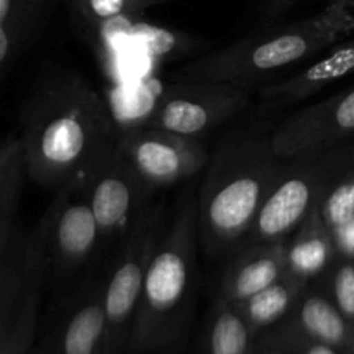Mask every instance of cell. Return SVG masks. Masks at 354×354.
I'll list each match as a JSON object with an SVG mask.
<instances>
[{"label":"cell","instance_id":"f1b7e54d","mask_svg":"<svg viewBox=\"0 0 354 354\" xmlns=\"http://www.w3.org/2000/svg\"><path fill=\"white\" fill-rule=\"evenodd\" d=\"M332 237H334L339 256L354 259V218L348 227L341 228L339 232L332 234Z\"/></svg>","mask_w":354,"mask_h":354},{"label":"cell","instance_id":"484cf974","mask_svg":"<svg viewBox=\"0 0 354 354\" xmlns=\"http://www.w3.org/2000/svg\"><path fill=\"white\" fill-rule=\"evenodd\" d=\"M31 24H33V21L0 19V75L7 68L12 55L17 52L21 40L26 37Z\"/></svg>","mask_w":354,"mask_h":354},{"label":"cell","instance_id":"4dcf8cb0","mask_svg":"<svg viewBox=\"0 0 354 354\" xmlns=\"http://www.w3.org/2000/svg\"><path fill=\"white\" fill-rule=\"evenodd\" d=\"M251 354H289L287 351H283L282 348H279V346L272 344V342L265 341V339H256V344H254V349H252Z\"/></svg>","mask_w":354,"mask_h":354},{"label":"cell","instance_id":"83f0119b","mask_svg":"<svg viewBox=\"0 0 354 354\" xmlns=\"http://www.w3.org/2000/svg\"><path fill=\"white\" fill-rule=\"evenodd\" d=\"M299 0H259V23L263 26L273 24L289 12Z\"/></svg>","mask_w":354,"mask_h":354},{"label":"cell","instance_id":"d4e9b609","mask_svg":"<svg viewBox=\"0 0 354 354\" xmlns=\"http://www.w3.org/2000/svg\"><path fill=\"white\" fill-rule=\"evenodd\" d=\"M318 213L330 234L351 223L354 218V169L332 187Z\"/></svg>","mask_w":354,"mask_h":354},{"label":"cell","instance_id":"6da1fadb","mask_svg":"<svg viewBox=\"0 0 354 354\" xmlns=\"http://www.w3.org/2000/svg\"><path fill=\"white\" fill-rule=\"evenodd\" d=\"M120 133L106 99L82 76H52L23 113L19 138L28 178L52 190L86 185L118 151Z\"/></svg>","mask_w":354,"mask_h":354},{"label":"cell","instance_id":"d6986e66","mask_svg":"<svg viewBox=\"0 0 354 354\" xmlns=\"http://www.w3.org/2000/svg\"><path fill=\"white\" fill-rule=\"evenodd\" d=\"M256 335L237 308L214 299L204 327V354H251Z\"/></svg>","mask_w":354,"mask_h":354},{"label":"cell","instance_id":"277c9868","mask_svg":"<svg viewBox=\"0 0 354 354\" xmlns=\"http://www.w3.org/2000/svg\"><path fill=\"white\" fill-rule=\"evenodd\" d=\"M354 33V14L328 2L322 12L292 23L266 24L232 45L201 55L175 69L169 80L230 83L252 90L275 75L324 54Z\"/></svg>","mask_w":354,"mask_h":354},{"label":"cell","instance_id":"5b68a950","mask_svg":"<svg viewBox=\"0 0 354 354\" xmlns=\"http://www.w3.org/2000/svg\"><path fill=\"white\" fill-rule=\"evenodd\" d=\"M351 169L354 142L306 149L283 158L279 178L245 245L287 241L311 213L320 209L332 187Z\"/></svg>","mask_w":354,"mask_h":354},{"label":"cell","instance_id":"ac0fdd59","mask_svg":"<svg viewBox=\"0 0 354 354\" xmlns=\"http://www.w3.org/2000/svg\"><path fill=\"white\" fill-rule=\"evenodd\" d=\"M310 282L287 272L280 280L265 287L254 296L234 304L244 317L256 339L286 320L301 299Z\"/></svg>","mask_w":354,"mask_h":354},{"label":"cell","instance_id":"ba28073f","mask_svg":"<svg viewBox=\"0 0 354 354\" xmlns=\"http://www.w3.org/2000/svg\"><path fill=\"white\" fill-rule=\"evenodd\" d=\"M85 187L100 228L102 248L120 245L142 213L151 206L152 194L158 189L128 161L120 145Z\"/></svg>","mask_w":354,"mask_h":354},{"label":"cell","instance_id":"3957f363","mask_svg":"<svg viewBox=\"0 0 354 354\" xmlns=\"http://www.w3.org/2000/svg\"><path fill=\"white\" fill-rule=\"evenodd\" d=\"M187 189L162 234L145 275L135 315L130 353H173L187 339L197 290L199 216L197 192Z\"/></svg>","mask_w":354,"mask_h":354},{"label":"cell","instance_id":"1f68e13d","mask_svg":"<svg viewBox=\"0 0 354 354\" xmlns=\"http://www.w3.org/2000/svg\"><path fill=\"white\" fill-rule=\"evenodd\" d=\"M10 248H12V245H10L9 237H7L3 242H0V272H2V268L6 266L7 258H9Z\"/></svg>","mask_w":354,"mask_h":354},{"label":"cell","instance_id":"7a4b0ae2","mask_svg":"<svg viewBox=\"0 0 354 354\" xmlns=\"http://www.w3.org/2000/svg\"><path fill=\"white\" fill-rule=\"evenodd\" d=\"M282 165L268 131L237 128L221 137L197 185L199 241L211 259H230L248 244Z\"/></svg>","mask_w":354,"mask_h":354},{"label":"cell","instance_id":"4fadbf2b","mask_svg":"<svg viewBox=\"0 0 354 354\" xmlns=\"http://www.w3.org/2000/svg\"><path fill=\"white\" fill-rule=\"evenodd\" d=\"M353 73L354 38L332 45L327 54L301 68L296 75L259 86V100L265 111L283 109L317 95L325 86L348 78Z\"/></svg>","mask_w":354,"mask_h":354},{"label":"cell","instance_id":"8fae6325","mask_svg":"<svg viewBox=\"0 0 354 354\" xmlns=\"http://www.w3.org/2000/svg\"><path fill=\"white\" fill-rule=\"evenodd\" d=\"M354 142V86L290 114L272 133L280 158L301 151Z\"/></svg>","mask_w":354,"mask_h":354},{"label":"cell","instance_id":"7c38bea8","mask_svg":"<svg viewBox=\"0 0 354 354\" xmlns=\"http://www.w3.org/2000/svg\"><path fill=\"white\" fill-rule=\"evenodd\" d=\"M100 279H88L69 303L57 328L35 354H104L106 306Z\"/></svg>","mask_w":354,"mask_h":354},{"label":"cell","instance_id":"7402d4cb","mask_svg":"<svg viewBox=\"0 0 354 354\" xmlns=\"http://www.w3.org/2000/svg\"><path fill=\"white\" fill-rule=\"evenodd\" d=\"M166 2L168 0H69V7L80 21L93 26L120 17H142L151 7Z\"/></svg>","mask_w":354,"mask_h":354},{"label":"cell","instance_id":"8992f818","mask_svg":"<svg viewBox=\"0 0 354 354\" xmlns=\"http://www.w3.org/2000/svg\"><path fill=\"white\" fill-rule=\"evenodd\" d=\"M165 211L162 203L149 206L120 242L113 268L104 286V306H106L104 354H121L130 341L145 275L156 248L166 230Z\"/></svg>","mask_w":354,"mask_h":354},{"label":"cell","instance_id":"9c48e42d","mask_svg":"<svg viewBox=\"0 0 354 354\" xmlns=\"http://www.w3.org/2000/svg\"><path fill=\"white\" fill-rule=\"evenodd\" d=\"M120 149L154 187L171 185L199 175L211 154L197 137L154 127L123 130L120 133Z\"/></svg>","mask_w":354,"mask_h":354},{"label":"cell","instance_id":"9a60e30c","mask_svg":"<svg viewBox=\"0 0 354 354\" xmlns=\"http://www.w3.org/2000/svg\"><path fill=\"white\" fill-rule=\"evenodd\" d=\"M287 273V241L245 245L227 263L216 299L237 304Z\"/></svg>","mask_w":354,"mask_h":354},{"label":"cell","instance_id":"44dd1931","mask_svg":"<svg viewBox=\"0 0 354 354\" xmlns=\"http://www.w3.org/2000/svg\"><path fill=\"white\" fill-rule=\"evenodd\" d=\"M26 279V239L12 244L6 266L0 272V346L12 328L23 299Z\"/></svg>","mask_w":354,"mask_h":354},{"label":"cell","instance_id":"e0dca14e","mask_svg":"<svg viewBox=\"0 0 354 354\" xmlns=\"http://www.w3.org/2000/svg\"><path fill=\"white\" fill-rule=\"evenodd\" d=\"M337 258L334 237L318 209L287 239V272L310 283L320 280Z\"/></svg>","mask_w":354,"mask_h":354},{"label":"cell","instance_id":"836d02e7","mask_svg":"<svg viewBox=\"0 0 354 354\" xmlns=\"http://www.w3.org/2000/svg\"><path fill=\"white\" fill-rule=\"evenodd\" d=\"M24 2L33 3V6H44V3H47V2H54V0H24Z\"/></svg>","mask_w":354,"mask_h":354},{"label":"cell","instance_id":"ffe728a7","mask_svg":"<svg viewBox=\"0 0 354 354\" xmlns=\"http://www.w3.org/2000/svg\"><path fill=\"white\" fill-rule=\"evenodd\" d=\"M130 38L138 55L151 68L165 64L182 54H189L196 47V40L189 35L147 23L142 17L131 19Z\"/></svg>","mask_w":354,"mask_h":354},{"label":"cell","instance_id":"2e32d148","mask_svg":"<svg viewBox=\"0 0 354 354\" xmlns=\"http://www.w3.org/2000/svg\"><path fill=\"white\" fill-rule=\"evenodd\" d=\"M280 324L304 337L342 349L354 346V325L337 310L318 282H311L289 317Z\"/></svg>","mask_w":354,"mask_h":354},{"label":"cell","instance_id":"cb8c5ba5","mask_svg":"<svg viewBox=\"0 0 354 354\" xmlns=\"http://www.w3.org/2000/svg\"><path fill=\"white\" fill-rule=\"evenodd\" d=\"M334 301L346 320L354 325V259L339 256L320 280H315Z\"/></svg>","mask_w":354,"mask_h":354},{"label":"cell","instance_id":"f546056e","mask_svg":"<svg viewBox=\"0 0 354 354\" xmlns=\"http://www.w3.org/2000/svg\"><path fill=\"white\" fill-rule=\"evenodd\" d=\"M21 138L12 135V137H7L6 140L0 142V171L3 169V166L21 151Z\"/></svg>","mask_w":354,"mask_h":354},{"label":"cell","instance_id":"d6a6232c","mask_svg":"<svg viewBox=\"0 0 354 354\" xmlns=\"http://www.w3.org/2000/svg\"><path fill=\"white\" fill-rule=\"evenodd\" d=\"M332 3H335V6L342 7V9H346L348 12L354 14V0H330Z\"/></svg>","mask_w":354,"mask_h":354},{"label":"cell","instance_id":"30bf717a","mask_svg":"<svg viewBox=\"0 0 354 354\" xmlns=\"http://www.w3.org/2000/svg\"><path fill=\"white\" fill-rule=\"evenodd\" d=\"M48 270L66 277L82 268L100 248V228L85 185L69 183L55 194L47 207Z\"/></svg>","mask_w":354,"mask_h":354},{"label":"cell","instance_id":"603a6c76","mask_svg":"<svg viewBox=\"0 0 354 354\" xmlns=\"http://www.w3.org/2000/svg\"><path fill=\"white\" fill-rule=\"evenodd\" d=\"M26 178V162H24L23 147H21V151L0 171V242L9 237L14 213L19 203L21 189Z\"/></svg>","mask_w":354,"mask_h":354},{"label":"cell","instance_id":"52a82bcc","mask_svg":"<svg viewBox=\"0 0 354 354\" xmlns=\"http://www.w3.org/2000/svg\"><path fill=\"white\" fill-rule=\"evenodd\" d=\"M249 100L251 90L230 83L171 80L145 127L199 138L239 116Z\"/></svg>","mask_w":354,"mask_h":354},{"label":"cell","instance_id":"5bb4252c","mask_svg":"<svg viewBox=\"0 0 354 354\" xmlns=\"http://www.w3.org/2000/svg\"><path fill=\"white\" fill-rule=\"evenodd\" d=\"M50 213L44 216L26 237V279H24L23 299L12 328L0 346V354H31L40 313L41 287L48 273L47 234Z\"/></svg>","mask_w":354,"mask_h":354},{"label":"cell","instance_id":"4316f807","mask_svg":"<svg viewBox=\"0 0 354 354\" xmlns=\"http://www.w3.org/2000/svg\"><path fill=\"white\" fill-rule=\"evenodd\" d=\"M40 6H33L24 0H0V19L3 21H35V10Z\"/></svg>","mask_w":354,"mask_h":354}]
</instances>
